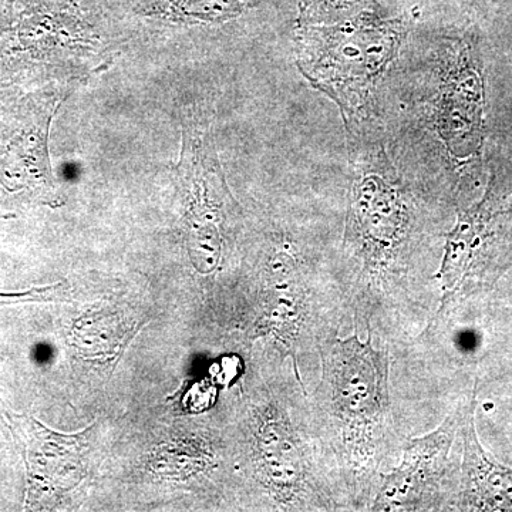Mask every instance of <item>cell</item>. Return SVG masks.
Segmentation results:
<instances>
[{
  "mask_svg": "<svg viewBox=\"0 0 512 512\" xmlns=\"http://www.w3.org/2000/svg\"><path fill=\"white\" fill-rule=\"evenodd\" d=\"M322 383L318 389L319 421L355 497H369L386 456L392 431L389 396V350L356 335L320 343ZM377 483V481H376Z\"/></svg>",
  "mask_w": 512,
  "mask_h": 512,
  "instance_id": "cell-1",
  "label": "cell"
},
{
  "mask_svg": "<svg viewBox=\"0 0 512 512\" xmlns=\"http://www.w3.org/2000/svg\"><path fill=\"white\" fill-rule=\"evenodd\" d=\"M301 28L298 67L338 104L343 117L365 107L407 33L403 19H384L369 10L335 25Z\"/></svg>",
  "mask_w": 512,
  "mask_h": 512,
  "instance_id": "cell-2",
  "label": "cell"
},
{
  "mask_svg": "<svg viewBox=\"0 0 512 512\" xmlns=\"http://www.w3.org/2000/svg\"><path fill=\"white\" fill-rule=\"evenodd\" d=\"M512 262V167H494L483 200L458 214L447 235L443 306L458 296L491 288Z\"/></svg>",
  "mask_w": 512,
  "mask_h": 512,
  "instance_id": "cell-3",
  "label": "cell"
},
{
  "mask_svg": "<svg viewBox=\"0 0 512 512\" xmlns=\"http://www.w3.org/2000/svg\"><path fill=\"white\" fill-rule=\"evenodd\" d=\"M352 147L355 177L350 200L346 241L363 259V272L376 279L397 261L407 239L409 210L397 185L392 167L384 156L383 144L363 147L352 127L346 126Z\"/></svg>",
  "mask_w": 512,
  "mask_h": 512,
  "instance_id": "cell-4",
  "label": "cell"
},
{
  "mask_svg": "<svg viewBox=\"0 0 512 512\" xmlns=\"http://www.w3.org/2000/svg\"><path fill=\"white\" fill-rule=\"evenodd\" d=\"M474 396L460 404L439 429L407 441L402 464L390 474H380L370 510L416 511L434 504L447 474L451 447Z\"/></svg>",
  "mask_w": 512,
  "mask_h": 512,
  "instance_id": "cell-5",
  "label": "cell"
},
{
  "mask_svg": "<svg viewBox=\"0 0 512 512\" xmlns=\"http://www.w3.org/2000/svg\"><path fill=\"white\" fill-rule=\"evenodd\" d=\"M483 63L476 42L464 39L441 83L436 127L454 160L476 157L484 143Z\"/></svg>",
  "mask_w": 512,
  "mask_h": 512,
  "instance_id": "cell-6",
  "label": "cell"
},
{
  "mask_svg": "<svg viewBox=\"0 0 512 512\" xmlns=\"http://www.w3.org/2000/svg\"><path fill=\"white\" fill-rule=\"evenodd\" d=\"M254 458L262 483L285 504L329 508L319 476L313 471L308 444L278 413L268 412L258 421Z\"/></svg>",
  "mask_w": 512,
  "mask_h": 512,
  "instance_id": "cell-7",
  "label": "cell"
},
{
  "mask_svg": "<svg viewBox=\"0 0 512 512\" xmlns=\"http://www.w3.org/2000/svg\"><path fill=\"white\" fill-rule=\"evenodd\" d=\"M12 426L25 444L30 494H56L80 483L84 471L76 436H60L28 417H15Z\"/></svg>",
  "mask_w": 512,
  "mask_h": 512,
  "instance_id": "cell-8",
  "label": "cell"
},
{
  "mask_svg": "<svg viewBox=\"0 0 512 512\" xmlns=\"http://www.w3.org/2000/svg\"><path fill=\"white\" fill-rule=\"evenodd\" d=\"M474 410L476 396L460 429L464 447L461 510L512 511V468L501 466L481 446Z\"/></svg>",
  "mask_w": 512,
  "mask_h": 512,
  "instance_id": "cell-9",
  "label": "cell"
},
{
  "mask_svg": "<svg viewBox=\"0 0 512 512\" xmlns=\"http://www.w3.org/2000/svg\"><path fill=\"white\" fill-rule=\"evenodd\" d=\"M259 0H148L147 10L188 22L224 23L255 8Z\"/></svg>",
  "mask_w": 512,
  "mask_h": 512,
  "instance_id": "cell-10",
  "label": "cell"
},
{
  "mask_svg": "<svg viewBox=\"0 0 512 512\" xmlns=\"http://www.w3.org/2000/svg\"><path fill=\"white\" fill-rule=\"evenodd\" d=\"M362 0H299V25H316L352 9Z\"/></svg>",
  "mask_w": 512,
  "mask_h": 512,
  "instance_id": "cell-11",
  "label": "cell"
},
{
  "mask_svg": "<svg viewBox=\"0 0 512 512\" xmlns=\"http://www.w3.org/2000/svg\"><path fill=\"white\" fill-rule=\"evenodd\" d=\"M57 288H59V285L47 286V288L30 289V291L26 292H0V306L12 305V303L20 302L52 301L57 293Z\"/></svg>",
  "mask_w": 512,
  "mask_h": 512,
  "instance_id": "cell-12",
  "label": "cell"
}]
</instances>
